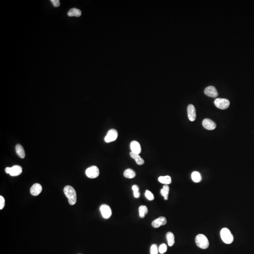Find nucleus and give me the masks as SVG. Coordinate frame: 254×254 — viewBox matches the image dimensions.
<instances>
[{"label": "nucleus", "mask_w": 254, "mask_h": 254, "mask_svg": "<svg viewBox=\"0 0 254 254\" xmlns=\"http://www.w3.org/2000/svg\"><path fill=\"white\" fill-rule=\"evenodd\" d=\"M187 114L189 119L190 121H195L196 117V110L193 105H189L187 107Z\"/></svg>", "instance_id": "nucleus-9"}, {"label": "nucleus", "mask_w": 254, "mask_h": 254, "mask_svg": "<svg viewBox=\"0 0 254 254\" xmlns=\"http://www.w3.org/2000/svg\"><path fill=\"white\" fill-rule=\"evenodd\" d=\"M85 173L88 178L93 179L98 177L99 175V170L97 166H93L88 168L85 171Z\"/></svg>", "instance_id": "nucleus-6"}, {"label": "nucleus", "mask_w": 254, "mask_h": 254, "mask_svg": "<svg viewBox=\"0 0 254 254\" xmlns=\"http://www.w3.org/2000/svg\"><path fill=\"white\" fill-rule=\"evenodd\" d=\"M16 154H18V156L22 159H24L25 157V154L23 146L20 145L18 144L16 146Z\"/></svg>", "instance_id": "nucleus-16"}, {"label": "nucleus", "mask_w": 254, "mask_h": 254, "mask_svg": "<svg viewBox=\"0 0 254 254\" xmlns=\"http://www.w3.org/2000/svg\"><path fill=\"white\" fill-rule=\"evenodd\" d=\"M59 0H51V3H52L55 7H58L60 6V3Z\"/></svg>", "instance_id": "nucleus-29"}, {"label": "nucleus", "mask_w": 254, "mask_h": 254, "mask_svg": "<svg viewBox=\"0 0 254 254\" xmlns=\"http://www.w3.org/2000/svg\"><path fill=\"white\" fill-rule=\"evenodd\" d=\"M221 238L224 243L230 244L233 242L234 238L230 230L227 228H223L220 232Z\"/></svg>", "instance_id": "nucleus-2"}, {"label": "nucleus", "mask_w": 254, "mask_h": 254, "mask_svg": "<svg viewBox=\"0 0 254 254\" xmlns=\"http://www.w3.org/2000/svg\"><path fill=\"white\" fill-rule=\"evenodd\" d=\"M167 223L166 218L163 217H161L153 221L152 223V226L154 228H158L160 227V226L166 225Z\"/></svg>", "instance_id": "nucleus-10"}, {"label": "nucleus", "mask_w": 254, "mask_h": 254, "mask_svg": "<svg viewBox=\"0 0 254 254\" xmlns=\"http://www.w3.org/2000/svg\"><path fill=\"white\" fill-rule=\"evenodd\" d=\"M192 180L195 183H199L202 180V177L200 173L197 171H194L191 175Z\"/></svg>", "instance_id": "nucleus-22"}, {"label": "nucleus", "mask_w": 254, "mask_h": 254, "mask_svg": "<svg viewBox=\"0 0 254 254\" xmlns=\"http://www.w3.org/2000/svg\"><path fill=\"white\" fill-rule=\"evenodd\" d=\"M167 246L164 243H163L162 244L160 245V246L159 248V252L160 253V254H163V253H165L167 251Z\"/></svg>", "instance_id": "nucleus-27"}, {"label": "nucleus", "mask_w": 254, "mask_h": 254, "mask_svg": "<svg viewBox=\"0 0 254 254\" xmlns=\"http://www.w3.org/2000/svg\"><path fill=\"white\" fill-rule=\"evenodd\" d=\"M158 249L156 244H153L151 246L150 248L151 254H158Z\"/></svg>", "instance_id": "nucleus-26"}, {"label": "nucleus", "mask_w": 254, "mask_h": 254, "mask_svg": "<svg viewBox=\"0 0 254 254\" xmlns=\"http://www.w3.org/2000/svg\"><path fill=\"white\" fill-rule=\"evenodd\" d=\"M42 185L36 183L33 184L30 188V193L33 196H38L41 193L42 191Z\"/></svg>", "instance_id": "nucleus-13"}, {"label": "nucleus", "mask_w": 254, "mask_h": 254, "mask_svg": "<svg viewBox=\"0 0 254 254\" xmlns=\"http://www.w3.org/2000/svg\"><path fill=\"white\" fill-rule=\"evenodd\" d=\"M214 104L217 108L222 110L227 109L230 106V101L225 98H217L214 101Z\"/></svg>", "instance_id": "nucleus-5"}, {"label": "nucleus", "mask_w": 254, "mask_h": 254, "mask_svg": "<svg viewBox=\"0 0 254 254\" xmlns=\"http://www.w3.org/2000/svg\"><path fill=\"white\" fill-rule=\"evenodd\" d=\"M132 189L134 193V196L136 198H139L140 197V193L139 192V187L138 185H133L132 187Z\"/></svg>", "instance_id": "nucleus-24"}, {"label": "nucleus", "mask_w": 254, "mask_h": 254, "mask_svg": "<svg viewBox=\"0 0 254 254\" xmlns=\"http://www.w3.org/2000/svg\"><path fill=\"white\" fill-rule=\"evenodd\" d=\"M148 213V208L145 206H141L139 208V215L141 218H144Z\"/></svg>", "instance_id": "nucleus-23"}, {"label": "nucleus", "mask_w": 254, "mask_h": 254, "mask_svg": "<svg viewBox=\"0 0 254 254\" xmlns=\"http://www.w3.org/2000/svg\"><path fill=\"white\" fill-rule=\"evenodd\" d=\"M130 149L131 152L137 154H139L141 151L140 145L136 141H133L130 143Z\"/></svg>", "instance_id": "nucleus-14"}, {"label": "nucleus", "mask_w": 254, "mask_h": 254, "mask_svg": "<svg viewBox=\"0 0 254 254\" xmlns=\"http://www.w3.org/2000/svg\"><path fill=\"white\" fill-rule=\"evenodd\" d=\"M64 192L68 199L69 204L71 205H74L76 202L77 195L74 188L70 185H67L64 187Z\"/></svg>", "instance_id": "nucleus-1"}, {"label": "nucleus", "mask_w": 254, "mask_h": 254, "mask_svg": "<svg viewBox=\"0 0 254 254\" xmlns=\"http://www.w3.org/2000/svg\"><path fill=\"white\" fill-rule=\"evenodd\" d=\"M5 206V199L2 196H0V209H3Z\"/></svg>", "instance_id": "nucleus-28"}, {"label": "nucleus", "mask_w": 254, "mask_h": 254, "mask_svg": "<svg viewBox=\"0 0 254 254\" xmlns=\"http://www.w3.org/2000/svg\"><path fill=\"white\" fill-rule=\"evenodd\" d=\"M145 196L149 201H153L154 199V194L149 190H146L145 191Z\"/></svg>", "instance_id": "nucleus-25"}, {"label": "nucleus", "mask_w": 254, "mask_h": 254, "mask_svg": "<svg viewBox=\"0 0 254 254\" xmlns=\"http://www.w3.org/2000/svg\"><path fill=\"white\" fill-rule=\"evenodd\" d=\"M123 175L125 178L131 179V178H133L136 177V173L135 171L132 170V169H127L126 170H125Z\"/></svg>", "instance_id": "nucleus-21"}, {"label": "nucleus", "mask_w": 254, "mask_h": 254, "mask_svg": "<svg viewBox=\"0 0 254 254\" xmlns=\"http://www.w3.org/2000/svg\"><path fill=\"white\" fill-rule=\"evenodd\" d=\"M130 155L132 159L135 160L136 163L139 165H142L145 163L144 159L142 158L139 154H134L133 152H131L130 153Z\"/></svg>", "instance_id": "nucleus-15"}, {"label": "nucleus", "mask_w": 254, "mask_h": 254, "mask_svg": "<svg viewBox=\"0 0 254 254\" xmlns=\"http://www.w3.org/2000/svg\"><path fill=\"white\" fill-rule=\"evenodd\" d=\"M204 93L207 96L209 97H216L218 95V92L216 90V88L212 86L208 87L205 88Z\"/></svg>", "instance_id": "nucleus-12"}, {"label": "nucleus", "mask_w": 254, "mask_h": 254, "mask_svg": "<svg viewBox=\"0 0 254 254\" xmlns=\"http://www.w3.org/2000/svg\"><path fill=\"white\" fill-rule=\"evenodd\" d=\"M169 187L167 184H164L163 188L160 190V194L163 197L164 200H168V195L169 194Z\"/></svg>", "instance_id": "nucleus-17"}, {"label": "nucleus", "mask_w": 254, "mask_h": 254, "mask_svg": "<svg viewBox=\"0 0 254 254\" xmlns=\"http://www.w3.org/2000/svg\"><path fill=\"white\" fill-rule=\"evenodd\" d=\"M202 125L205 129L209 130H214L216 128L215 122L209 119H204L202 121Z\"/></svg>", "instance_id": "nucleus-11"}, {"label": "nucleus", "mask_w": 254, "mask_h": 254, "mask_svg": "<svg viewBox=\"0 0 254 254\" xmlns=\"http://www.w3.org/2000/svg\"><path fill=\"white\" fill-rule=\"evenodd\" d=\"M82 15V11L79 9L73 8L70 9L68 12L67 15L69 16H76L79 17Z\"/></svg>", "instance_id": "nucleus-18"}, {"label": "nucleus", "mask_w": 254, "mask_h": 254, "mask_svg": "<svg viewBox=\"0 0 254 254\" xmlns=\"http://www.w3.org/2000/svg\"><path fill=\"white\" fill-rule=\"evenodd\" d=\"M195 242L197 246L202 249H206L209 246V241L206 236L199 234L195 238Z\"/></svg>", "instance_id": "nucleus-3"}, {"label": "nucleus", "mask_w": 254, "mask_h": 254, "mask_svg": "<svg viewBox=\"0 0 254 254\" xmlns=\"http://www.w3.org/2000/svg\"><path fill=\"white\" fill-rule=\"evenodd\" d=\"M158 181L160 183L164 184H170L172 182L171 178L170 176H160L158 178Z\"/></svg>", "instance_id": "nucleus-19"}, {"label": "nucleus", "mask_w": 254, "mask_h": 254, "mask_svg": "<svg viewBox=\"0 0 254 254\" xmlns=\"http://www.w3.org/2000/svg\"><path fill=\"white\" fill-rule=\"evenodd\" d=\"M100 211L103 217L106 219L110 218L112 214L111 209L108 205L104 204L101 206L100 207Z\"/></svg>", "instance_id": "nucleus-8"}, {"label": "nucleus", "mask_w": 254, "mask_h": 254, "mask_svg": "<svg viewBox=\"0 0 254 254\" xmlns=\"http://www.w3.org/2000/svg\"><path fill=\"white\" fill-rule=\"evenodd\" d=\"M5 172L9 174L11 176H17L21 174L22 172V168L19 165H15L12 167H7L5 169Z\"/></svg>", "instance_id": "nucleus-4"}, {"label": "nucleus", "mask_w": 254, "mask_h": 254, "mask_svg": "<svg viewBox=\"0 0 254 254\" xmlns=\"http://www.w3.org/2000/svg\"><path fill=\"white\" fill-rule=\"evenodd\" d=\"M118 137V132L115 129H111L108 131L107 135L105 138V140L106 143L113 142L116 140Z\"/></svg>", "instance_id": "nucleus-7"}, {"label": "nucleus", "mask_w": 254, "mask_h": 254, "mask_svg": "<svg viewBox=\"0 0 254 254\" xmlns=\"http://www.w3.org/2000/svg\"><path fill=\"white\" fill-rule=\"evenodd\" d=\"M168 245L169 247L173 246L175 243V236L173 233L171 232H167L166 235Z\"/></svg>", "instance_id": "nucleus-20"}]
</instances>
